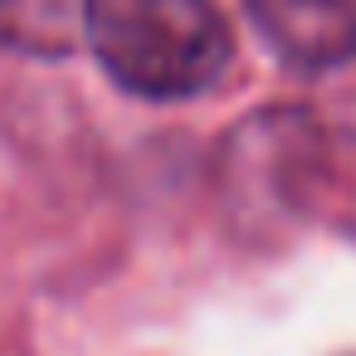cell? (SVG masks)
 Here are the masks:
<instances>
[{"instance_id":"6da1fadb","label":"cell","mask_w":356,"mask_h":356,"mask_svg":"<svg viewBox=\"0 0 356 356\" xmlns=\"http://www.w3.org/2000/svg\"><path fill=\"white\" fill-rule=\"evenodd\" d=\"M83 30L108 79L156 103L205 93L234 59L215 0H83Z\"/></svg>"},{"instance_id":"7a4b0ae2","label":"cell","mask_w":356,"mask_h":356,"mask_svg":"<svg viewBox=\"0 0 356 356\" xmlns=\"http://www.w3.org/2000/svg\"><path fill=\"white\" fill-rule=\"evenodd\" d=\"M249 15L298 69H327L356 54V0H249Z\"/></svg>"}]
</instances>
